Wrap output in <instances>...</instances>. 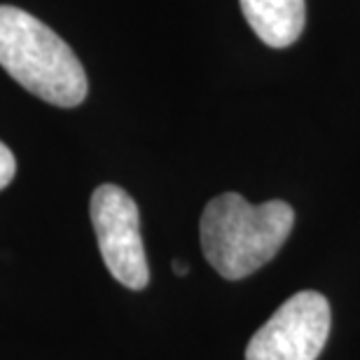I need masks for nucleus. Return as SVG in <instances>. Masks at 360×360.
I'll list each match as a JSON object with an SVG mask.
<instances>
[{"mask_svg":"<svg viewBox=\"0 0 360 360\" xmlns=\"http://www.w3.org/2000/svg\"><path fill=\"white\" fill-rule=\"evenodd\" d=\"M295 225V211L281 199L248 204L241 194L225 192L201 213L199 234L204 257L227 281H239L271 262Z\"/></svg>","mask_w":360,"mask_h":360,"instance_id":"1","label":"nucleus"},{"mask_svg":"<svg viewBox=\"0 0 360 360\" xmlns=\"http://www.w3.org/2000/svg\"><path fill=\"white\" fill-rule=\"evenodd\" d=\"M0 66L21 87L59 108L87 96V73L47 24L14 5H0Z\"/></svg>","mask_w":360,"mask_h":360,"instance_id":"2","label":"nucleus"},{"mask_svg":"<svg viewBox=\"0 0 360 360\" xmlns=\"http://www.w3.org/2000/svg\"><path fill=\"white\" fill-rule=\"evenodd\" d=\"M91 225L108 271L122 285L143 290L150 281L141 215L131 194L117 185H101L91 194Z\"/></svg>","mask_w":360,"mask_h":360,"instance_id":"3","label":"nucleus"},{"mask_svg":"<svg viewBox=\"0 0 360 360\" xmlns=\"http://www.w3.org/2000/svg\"><path fill=\"white\" fill-rule=\"evenodd\" d=\"M330 335V304L304 290L283 302L248 342L246 360H316Z\"/></svg>","mask_w":360,"mask_h":360,"instance_id":"4","label":"nucleus"},{"mask_svg":"<svg viewBox=\"0 0 360 360\" xmlns=\"http://www.w3.org/2000/svg\"><path fill=\"white\" fill-rule=\"evenodd\" d=\"M255 35L269 47H288L304 31V0H239Z\"/></svg>","mask_w":360,"mask_h":360,"instance_id":"5","label":"nucleus"},{"mask_svg":"<svg viewBox=\"0 0 360 360\" xmlns=\"http://www.w3.org/2000/svg\"><path fill=\"white\" fill-rule=\"evenodd\" d=\"M14 174H17V160H14L12 150L0 143V190H5L12 183Z\"/></svg>","mask_w":360,"mask_h":360,"instance_id":"6","label":"nucleus"},{"mask_svg":"<svg viewBox=\"0 0 360 360\" xmlns=\"http://www.w3.org/2000/svg\"><path fill=\"white\" fill-rule=\"evenodd\" d=\"M174 271L178 274V276H185V274L190 271V269H187V264H185L183 260H176V262H174Z\"/></svg>","mask_w":360,"mask_h":360,"instance_id":"7","label":"nucleus"}]
</instances>
